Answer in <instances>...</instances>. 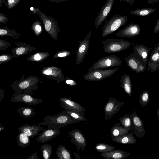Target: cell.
<instances>
[{"label":"cell","mask_w":159,"mask_h":159,"mask_svg":"<svg viewBox=\"0 0 159 159\" xmlns=\"http://www.w3.org/2000/svg\"><path fill=\"white\" fill-rule=\"evenodd\" d=\"M118 0L119 1H120V2H122V1L124 2L125 1V0Z\"/></svg>","instance_id":"cell-56"},{"label":"cell","mask_w":159,"mask_h":159,"mask_svg":"<svg viewBox=\"0 0 159 159\" xmlns=\"http://www.w3.org/2000/svg\"><path fill=\"white\" fill-rule=\"evenodd\" d=\"M42 132L36 140L37 142L44 143L54 138L58 135L60 132V129H43Z\"/></svg>","instance_id":"cell-19"},{"label":"cell","mask_w":159,"mask_h":159,"mask_svg":"<svg viewBox=\"0 0 159 159\" xmlns=\"http://www.w3.org/2000/svg\"><path fill=\"white\" fill-rule=\"evenodd\" d=\"M150 100L149 93L147 90L143 91L139 96V104L142 107L145 106Z\"/></svg>","instance_id":"cell-36"},{"label":"cell","mask_w":159,"mask_h":159,"mask_svg":"<svg viewBox=\"0 0 159 159\" xmlns=\"http://www.w3.org/2000/svg\"><path fill=\"white\" fill-rule=\"evenodd\" d=\"M125 60L127 66L137 73L143 72L146 69V66L143 61L134 53L125 57Z\"/></svg>","instance_id":"cell-9"},{"label":"cell","mask_w":159,"mask_h":159,"mask_svg":"<svg viewBox=\"0 0 159 159\" xmlns=\"http://www.w3.org/2000/svg\"><path fill=\"white\" fill-rule=\"evenodd\" d=\"M10 20V19L4 14L0 13V23L1 24H5L7 23Z\"/></svg>","instance_id":"cell-42"},{"label":"cell","mask_w":159,"mask_h":159,"mask_svg":"<svg viewBox=\"0 0 159 159\" xmlns=\"http://www.w3.org/2000/svg\"><path fill=\"white\" fill-rule=\"evenodd\" d=\"M155 46H156L159 49V43L157 44V45H156Z\"/></svg>","instance_id":"cell-55"},{"label":"cell","mask_w":159,"mask_h":159,"mask_svg":"<svg viewBox=\"0 0 159 159\" xmlns=\"http://www.w3.org/2000/svg\"><path fill=\"white\" fill-rule=\"evenodd\" d=\"M74 154L75 156V159H81L79 157H78V156H80V155L79 154H78L77 155V154L75 152H74Z\"/></svg>","instance_id":"cell-52"},{"label":"cell","mask_w":159,"mask_h":159,"mask_svg":"<svg viewBox=\"0 0 159 159\" xmlns=\"http://www.w3.org/2000/svg\"><path fill=\"white\" fill-rule=\"evenodd\" d=\"M125 1L127 3L130 4L132 5L134 3V0H125Z\"/></svg>","instance_id":"cell-50"},{"label":"cell","mask_w":159,"mask_h":159,"mask_svg":"<svg viewBox=\"0 0 159 159\" xmlns=\"http://www.w3.org/2000/svg\"><path fill=\"white\" fill-rule=\"evenodd\" d=\"M59 101L62 107L65 110L75 111L83 115L86 111L82 105L69 98L60 97Z\"/></svg>","instance_id":"cell-13"},{"label":"cell","mask_w":159,"mask_h":159,"mask_svg":"<svg viewBox=\"0 0 159 159\" xmlns=\"http://www.w3.org/2000/svg\"><path fill=\"white\" fill-rule=\"evenodd\" d=\"M123 102L117 101L112 97L108 100L104 107L105 120L111 119L120 109Z\"/></svg>","instance_id":"cell-8"},{"label":"cell","mask_w":159,"mask_h":159,"mask_svg":"<svg viewBox=\"0 0 159 159\" xmlns=\"http://www.w3.org/2000/svg\"><path fill=\"white\" fill-rule=\"evenodd\" d=\"M11 46L8 42L6 41L0 40V50H6L9 46Z\"/></svg>","instance_id":"cell-41"},{"label":"cell","mask_w":159,"mask_h":159,"mask_svg":"<svg viewBox=\"0 0 159 159\" xmlns=\"http://www.w3.org/2000/svg\"><path fill=\"white\" fill-rule=\"evenodd\" d=\"M61 113L66 114L69 116L73 120H78L80 122L85 121L86 119L84 115L78 112L72 111L65 110Z\"/></svg>","instance_id":"cell-33"},{"label":"cell","mask_w":159,"mask_h":159,"mask_svg":"<svg viewBox=\"0 0 159 159\" xmlns=\"http://www.w3.org/2000/svg\"><path fill=\"white\" fill-rule=\"evenodd\" d=\"M117 67L107 70L98 69L88 72L83 78L86 81H99L107 78L114 74L118 70Z\"/></svg>","instance_id":"cell-7"},{"label":"cell","mask_w":159,"mask_h":159,"mask_svg":"<svg viewBox=\"0 0 159 159\" xmlns=\"http://www.w3.org/2000/svg\"><path fill=\"white\" fill-rule=\"evenodd\" d=\"M31 29L36 35H39L42 32V28L41 22L39 20L34 22L32 25Z\"/></svg>","instance_id":"cell-37"},{"label":"cell","mask_w":159,"mask_h":159,"mask_svg":"<svg viewBox=\"0 0 159 159\" xmlns=\"http://www.w3.org/2000/svg\"><path fill=\"white\" fill-rule=\"evenodd\" d=\"M156 10L154 8H144L131 11L130 13L132 15L139 16H145L154 13Z\"/></svg>","instance_id":"cell-32"},{"label":"cell","mask_w":159,"mask_h":159,"mask_svg":"<svg viewBox=\"0 0 159 159\" xmlns=\"http://www.w3.org/2000/svg\"><path fill=\"white\" fill-rule=\"evenodd\" d=\"M13 57V55H2L0 56V63L8 61L11 59Z\"/></svg>","instance_id":"cell-39"},{"label":"cell","mask_w":159,"mask_h":159,"mask_svg":"<svg viewBox=\"0 0 159 159\" xmlns=\"http://www.w3.org/2000/svg\"><path fill=\"white\" fill-rule=\"evenodd\" d=\"M37 14L43 22L46 31L52 39L57 40L60 32L57 21L49 15L47 16L40 10Z\"/></svg>","instance_id":"cell-5"},{"label":"cell","mask_w":159,"mask_h":159,"mask_svg":"<svg viewBox=\"0 0 159 159\" xmlns=\"http://www.w3.org/2000/svg\"><path fill=\"white\" fill-rule=\"evenodd\" d=\"M0 36L1 37L11 36L16 39L20 35L17 33L14 29H10L5 26L0 28Z\"/></svg>","instance_id":"cell-29"},{"label":"cell","mask_w":159,"mask_h":159,"mask_svg":"<svg viewBox=\"0 0 159 159\" xmlns=\"http://www.w3.org/2000/svg\"><path fill=\"white\" fill-rule=\"evenodd\" d=\"M39 79L36 76H30L24 79L16 81L11 85L13 90L17 93L32 94L33 91L38 89Z\"/></svg>","instance_id":"cell-2"},{"label":"cell","mask_w":159,"mask_h":159,"mask_svg":"<svg viewBox=\"0 0 159 159\" xmlns=\"http://www.w3.org/2000/svg\"><path fill=\"white\" fill-rule=\"evenodd\" d=\"M16 44L17 46L11 50L14 57H17L20 55L27 54L36 49L30 45L24 43H17Z\"/></svg>","instance_id":"cell-24"},{"label":"cell","mask_w":159,"mask_h":159,"mask_svg":"<svg viewBox=\"0 0 159 159\" xmlns=\"http://www.w3.org/2000/svg\"><path fill=\"white\" fill-rule=\"evenodd\" d=\"M130 153L120 149L114 150L108 152L101 153L100 155L106 159H124L127 158Z\"/></svg>","instance_id":"cell-21"},{"label":"cell","mask_w":159,"mask_h":159,"mask_svg":"<svg viewBox=\"0 0 159 159\" xmlns=\"http://www.w3.org/2000/svg\"><path fill=\"white\" fill-rule=\"evenodd\" d=\"M127 16L116 14L110 20L105 21L103 27L102 36L105 37L111 34L127 23Z\"/></svg>","instance_id":"cell-3"},{"label":"cell","mask_w":159,"mask_h":159,"mask_svg":"<svg viewBox=\"0 0 159 159\" xmlns=\"http://www.w3.org/2000/svg\"><path fill=\"white\" fill-rule=\"evenodd\" d=\"M159 31V19L157 20L155 26L153 33H156Z\"/></svg>","instance_id":"cell-45"},{"label":"cell","mask_w":159,"mask_h":159,"mask_svg":"<svg viewBox=\"0 0 159 159\" xmlns=\"http://www.w3.org/2000/svg\"><path fill=\"white\" fill-rule=\"evenodd\" d=\"M103 50L108 53L120 52L129 48L131 43L123 39H109L102 41Z\"/></svg>","instance_id":"cell-4"},{"label":"cell","mask_w":159,"mask_h":159,"mask_svg":"<svg viewBox=\"0 0 159 159\" xmlns=\"http://www.w3.org/2000/svg\"><path fill=\"white\" fill-rule=\"evenodd\" d=\"M7 8L9 9L13 8L17 5L21 0H7Z\"/></svg>","instance_id":"cell-40"},{"label":"cell","mask_w":159,"mask_h":159,"mask_svg":"<svg viewBox=\"0 0 159 159\" xmlns=\"http://www.w3.org/2000/svg\"><path fill=\"white\" fill-rule=\"evenodd\" d=\"M27 159H38L37 157V152H36L29 156Z\"/></svg>","instance_id":"cell-46"},{"label":"cell","mask_w":159,"mask_h":159,"mask_svg":"<svg viewBox=\"0 0 159 159\" xmlns=\"http://www.w3.org/2000/svg\"><path fill=\"white\" fill-rule=\"evenodd\" d=\"M5 129V127L3 125H2V124L0 125V132L3 131Z\"/></svg>","instance_id":"cell-51"},{"label":"cell","mask_w":159,"mask_h":159,"mask_svg":"<svg viewBox=\"0 0 159 159\" xmlns=\"http://www.w3.org/2000/svg\"><path fill=\"white\" fill-rule=\"evenodd\" d=\"M157 116L158 120L159 121V107L158 109L157 112Z\"/></svg>","instance_id":"cell-54"},{"label":"cell","mask_w":159,"mask_h":159,"mask_svg":"<svg viewBox=\"0 0 159 159\" xmlns=\"http://www.w3.org/2000/svg\"><path fill=\"white\" fill-rule=\"evenodd\" d=\"M16 111L23 118H28L33 117V116L36 114L34 110L29 107H19Z\"/></svg>","instance_id":"cell-30"},{"label":"cell","mask_w":159,"mask_h":159,"mask_svg":"<svg viewBox=\"0 0 159 159\" xmlns=\"http://www.w3.org/2000/svg\"><path fill=\"white\" fill-rule=\"evenodd\" d=\"M66 83L71 86H75L77 85V83L74 80L69 78H66L65 80Z\"/></svg>","instance_id":"cell-43"},{"label":"cell","mask_w":159,"mask_h":159,"mask_svg":"<svg viewBox=\"0 0 159 159\" xmlns=\"http://www.w3.org/2000/svg\"><path fill=\"white\" fill-rule=\"evenodd\" d=\"M120 83L121 87L128 95L131 97L132 85L129 75L127 74L122 75L120 78Z\"/></svg>","instance_id":"cell-25"},{"label":"cell","mask_w":159,"mask_h":159,"mask_svg":"<svg viewBox=\"0 0 159 159\" xmlns=\"http://www.w3.org/2000/svg\"><path fill=\"white\" fill-rule=\"evenodd\" d=\"M48 1H51L53 2L56 3H59L61 2H67L69 0H47Z\"/></svg>","instance_id":"cell-48"},{"label":"cell","mask_w":159,"mask_h":159,"mask_svg":"<svg viewBox=\"0 0 159 159\" xmlns=\"http://www.w3.org/2000/svg\"><path fill=\"white\" fill-rule=\"evenodd\" d=\"M56 154L58 159H72L70 151L63 145L59 146Z\"/></svg>","instance_id":"cell-28"},{"label":"cell","mask_w":159,"mask_h":159,"mask_svg":"<svg viewBox=\"0 0 159 159\" xmlns=\"http://www.w3.org/2000/svg\"><path fill=\"white\" fill-rule=\"evenodd\" d=\"M42 74L47 78L58 81V83L65 80L63 73L60 68L50 67L44 68Z\"/></svg>","instance_id":"cell-17"},{"label":"cell","mask_w":159,"mask_h":159,"mask_svg":"<svg viewBox=\"0 0 159 159\" xmlns=\"http://www.w3.org/2000/svg\"><path fill=\"white\" fill-rule=\"evenodd\" d=\"M4 95L5 92L4 90H1L0 92V102L2 100Z\"/></svg>","instance_id":"cell-49"},{"label":"cell","mask_w":159,"mask_h":159,"mask_svg":"<svg viewBox=\"0 0 159 159\" xmlns=\"http://www.w3.org/2000/svg\"><path fill=\"white\" fill-rule=\"evenodd\" d=\"M91 34V31L90 30L83 40L80 43L77 50L75 61L76 65L80 64L85 57L88 49Z\"/></svg>","instance_id":"cell-12"},{"label":"cell","mask_w":159,"mask_h":159,"mask_svg":"<svg viewBox=\"0 0 159 159\" xmlns=\"http://www.w3.org/2000/svg\"><path fill=\"white\" fill-rule=\"evenodd\" d=\"M30 94L17 93L13 94L10 100L13 102H23L29 105L39 104L43 102L42 99L34 98Z\"/></svg>","instance_id":"cell-10"},{"label":"cell","mask_w":159,"mask_h":159,"mask_svg":"<svg viewBox=\"0 0 159 159\" xmlns=\"http://www.w3.org/2000/svg\"><path fill=\"white\" fill-rule=\"evenodd\" d=\"M132 112V130L138 138L142 137L145 134L143 121L134 110Z\"/></svg>","instance_id":"cell-15"},{"label":"cell","mask_w":159,"mask_h":159,"mask_svg":"<svg viewBox=\"0 0 159 159\" xmlns=\"http://www.w3.org/2000/svg\"><path fill=\"white\" fill-rule=\"evenodd\" d=\"M132 113L131 112L129 114H125L120 117V121L123 127L126 128L132 129Z\"/></svg>","instance_id":"cell-31"},{"label":"cell","mask_w":159,"mask_h":159,"mask_svg":"<svg viewBox=\"0 0 159 159\" xmlns=\"http://www.w3.org/2000/svg\"><path fill=\"white\" fill-rule=\"evenodd\" d=\"M132 130V129L125 128L121 126L119 123H116L110 130L111 138L117 137Z\"/></svg>","instance_id":"cell-26"},{"label":"cell","mask_w":159,"mask_h":159,"mask_svg":"<svg viewBox=\"0 0 159 159\" xmlns=\"http://www.w3.org/2000/svg\"><path fill=\"white\" fill-rule=\"evenodd\" d=\"M147 66V71L150 70L153 73L159 69V49L156 46L152 52Z\"/></svg>","instance_id":"cell-18"},{"label":"cell","mask_w":159,"mask_h":159,"mask_svg":"<svg viewBox=\"0 0 159 159\" xmlns=\"http://www.w3.org/2000/svg\"><path fill=\"white\" fill-rule=\"evenodd\" d=\"M141 31L140 26L138 24L131 22L129 25L119 31L115 34L119 37L132 38L140 34Z\"/></svg>","instance_id":"cell-11"},{"label":"cell","mask_w":159,"mask_h":159,"mask_svg":"<svg viewBox=\"0 0 159 159\" xmlns=\"http://www.w3.org/2000/svg\"><path fill=\"white\" fill-rule=\"evenodd\" d=\"M114 141L123 144H132L135 143L136 139L134 136L133 130L116 137L111 138Z\"/></svg>","instance_id":"cell-22"},{"label":"cell","mask_w":159,"mask_h":159,"mask_svg":"<svg viewBox=\"0 0 159 159\" xmlns=\"http://www.w3.org/2000/svg\"><path fill=\"white\" fill-rule=\"evenodd\" d=\"M69 135L71 138L70 142L77 147V151L80 149L83 151L86 144V139L81 131L78 129H74L69 132Z\"/></svg>","instance_id":"cell-14"},{"label":"cell","mask_w":159,"mask_h":159,"mask_svg":"<svg viewBox=\"0 0 159 159\" xmlns=\"http://www.w3.org/2000/svg\"><path fill=\"white\" fill-rule=\"evenodd\" d=\"M16 143L19 147L25 149L30 144V137L23 132L19 131L16 138Z\"/></svg>","instance_id":"cell-27"},{"label":"cell","mask_w":159,"mask_h":159,"mask_svg":"<svg viewBox=\"0 0 159 159\" xmlns=\"http://www.w3.org/2000/svg\"><path fill=\"white\" fill-rule=\"evenodd\" d=\"M48 53H37L34 55V60L36 61H42L49 55Z\"/></svg>","instance_id":"cell-38"},{"label":"cell","mask_w":159,"mask_h":159,"mask_svg":"<svg viewBox=\"0 0 159 159\" xmlns=\"http://www.w3.org/2000/svg\"><path fill=\"white\" fill-rule=\"evenodd\" d=\"M95 150L99 153H103L115 149V147L103 143L97 144L95 146Z\"/></svg>","instance_id":"cell-34"},{"label":"cell","mask_w":159,"mask_h":159,"mask_svg":"<svg viewBox=\"0 0 159 159\" xmlns=\"http://www.w3.org/2000/svg\"><path fill=\"white\" fill-rule=\"evenodd\" d=\"M122 63V61L120 58L116 55L112 54L105 56L97 60L88 71H92L98 69L120 66Z\"/></svg>","instance_id":"cell-6"},{"label":"cell","mask_w":159,"mask_h":159,"mask_svg":"<svg viewBox=\"0 0 159 159\" xmlns=\"http://www.w3.org/2000/svg\"><path fill=\"white\" fill-rule=\"evenodd\" d=\"M30 9L32 12L33 14L37 13L39 10V8H34L33 7H30Z\"/></svg>","instance_id":"cell-47"},{"label":"cell","mask_w":159,"mask_h":159,"mask_svg":"<svg viewBox=\"0 0 159 159\" xmlns=\"http://www.w3.org/2000/svg\"><path fill=\"white\" fill-rule=\"evenodd\" d=\"M5 0H0V8H1L2 7V4L4 3L5 2Z\"/></svg>","instance_id":"cell-53"},{"label":"cell","mask_w":159,"mask_h":159,"mask_svg":"<svg viewBox=\"0 0 159 159\" xmlns=\"http://www.w3.org/2000/svg\"><path fill=\"white\" fill-rule=\"evenodd\" d=\"M114 2V0H107L96 17L95 25L96 28L98 27L106 19L110 12Z\"/></svg>","instance_id":"cell-16"},{"label":"cell","mask_w":159,"mask_h":159,"mask_svg":"<svg viewBox=\"0 0 159 159\" xmlns=\"http://www.w3.org/2000/svg\"><path fill=\"white\" fill-rule=\"evenodd\" d=\"M152 49V47L148 48L143 44H137L134 46L133 50L134 53L141 58L147 66L148 54Z\"/></svg>","instance_id":"cell-23"},{"label":"cell","mask_w":159,"mask_h":159,"mask_svg":"<svg viewBox=\"0 0 159 159\" xmlns=\"http://www.w3.org/2000/svg\"><path fill=\"white\" fill-rule=\"evenodd\" d=\"M43 129V127L38 125L37 124L29 125L28 123L24 124L22 126L19 127L18 128L19 131L23 132L31 138L40 135L41 133H39V132L42 131Z\"/></svg>","instance_id":"cell-20"},{"label":"cell","mask_w":159,"mask_h":159,"mask_svg":"<svg viewBox=\"0 0 159 159\" xmlns=\"http://www.w3.org/2000/svg\"><path fill=\"white\" fill-rule=\"evenodd\" d=\"M80 122L78 120H73L66 114L60 113L52 116L48 115L45 117L42 121L37 125H47L48 128L57 129L70 124Z\"/></svg>","instance_id":"cell-1"},{"label":"cell","mask_w":159,"mask_h":159,"mask_svg":"<svg viewBox=\"0 0 159 159\" xmlns=\"http://www.w3.org/2000/svg\"><path fill=\"white\" fill-rule=\"evenodd\" d=\"M70 54V52L67 51H63L59 53L58 56L60 57H66L69 56Z\"/></svg>","instance_id":"cell-44"},{"label":"cell","mask_w":159,"mask_h":159,"mask_svg":"<svg viewBox=\"0 0 159 159\" xmlns=\"http://www.w3.org/2000/svg\"><path fill=\"white\" fill-rule=\"evenodd\" d=\"M52 145L51 144H45L42 145L40 149L43 158L44 159H50L52 152Z\"/></svg>","instance_id":"cell-35"}]
</instances>
